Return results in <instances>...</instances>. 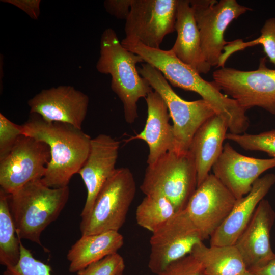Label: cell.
<instances>
[{"label": "cell", "mask_w": 275, "mask_h": 275, "mask_svg": "<svg viewBox=\"0 0 275 275\" xmlns=\"http://www.w3.org/2000/svg\"><path fill=\"white\" fill-rule=\"evenodd\" d=\"M202 265L205 275H241L248 270L235 245H196L191 254Z\"/></svg>", "instance_id": "obj_23"}, {"label": "cell", "mask_w": 275, "mask_h": 275, "mask_svg": "<svg viewBox=\"0 0 275 275\" xmlns=\"http://www.w3.org/2000/svg\"><path fill=\"white\" fill-rule=\"evenodd\" d=\"M123 244V237L118 231L81 235L67 255L69 270L77 273L90 264L117 253Z\"/></svg>", "instance_id": "obj_22"}, {"label": "cell", "mask_w": 275, "mask_h": 275, "mask_svg": "<svg viewBox=\"0 0 275 275\" xmlns=\"http://www.w3.org/2000/svg\"><path fill=\"white\" fill-rule=\"evenodd\" d=\"M175 29L177 38L172 51L200 74L209 72L211 66L204 57L199 31L189 0H178Z\"/></svg>", "instance_id": "obj_21"}, {"label": "cell", "mask_w": 275, "mask_h": 275, "mask_svg": "<svg viewBox=\"0 0 275 275\" xmlns=\"http://www.w3.org/2000/svg\"><path fill=\"white\" fill-rule=\"evenodd\" d=\"M147 105V118L143 130L128 141L140 139L149 147L148 165L154 163L168 152L174 151L175 139L167 106L160 95L153 90L145 98Z\"/></svg>", "instance_id": "obj_19"}, {"label": "cell", "mask_w": 275, "mask_h": 275, "mask_svg": "<svg viewBox=\"0 0 275 275\" xmlns=\"http://www.w3.org/2000/svg\"><path fill=\"white\" fill-rule=\"evenodd\" d=\"M199 31L201 46L206 61L217 67L224 47L229 42L224 34L229 25L248 11L236 0H190Z\"/></svg>", "instance_id": "obj_10"}, {"label": "cell", "mask_w": 275, "mask_h": 275, "mask_svg": "<svg viewBox=\"0 0 275 275\" xmlns=\"http://www.w3.org/2000/svg\"><path fill=\"white\" fill-rule=\"evenodd\" d=\"M132 0H106L104 7L106 11L117 19L126 20L130 13Z\"/></svg>", "instance_id": "obj_32"}, {"label": "cell", "mask_w": 275, "mask_h": 275, "mask_svg": "<svg viewBox=\"0 0 275 275\" xmlns=\"http://www.w3.org/2000/svg\"><path fill=\"white\" fill-rule=\"evenodd\" d=\"M139 74L146 79L153 90L164 101L172 121L175 139L174 151H188L191 140L198 128L216 114L205 100L188 101L182 99L171 87L162 74L148 63L138 68Z\"/></svg>", "instance_id": "obj_7"}, {"label": "cell", "mask_w": 275, "mask_h": 275, "mask_svg": "<svg viewBox=\"0 0 275 275\" xmlns=\"http://www.w3.org/2000/svg\"><path fill=\"white\" fill-rule=\"evenodd\" d=\"M172 203L160 195L145 196L136 207L137 224L152 233L159 229L177 212Z\"/></svg>", "instance_id": "obj_25"}, {"label": "cell", "mask_w": 275, "mask_h": 275, "mask_svg": "<svg viewBox=\"0 0 275 275\" xmlns=\"http://www.w3.org/2000/svg\"><path fill=\"white\" fill-rule=\"evenodd\" d=\"M204 238L185 209L177 212L152 233L148 266L154 274L171 263L191 254Z\"/></svg>", "instance_id": "obj_11"}, {"label": "cell", "mask_w": 275, "mask_h": 275, "mask_svg": "<svg viewBox=\"0 0 275 275\" xmlns=\"http://www.w3.org/2000/svg\"><path fill=\"white\" fill-rule=\"evenodd\" d=\"M241 275H255V274L252 272L248 270L246 271L241 274Z\"/></svg>", "instance_id": "obj_35"}, {"label": "cell", "mask_w": 275, "mask_h": 275, "mask_svg": "<svg viewBox=\"0 0 275 275\" xmlns=\"http://www.w3.org/2000/svg\"><path fill=\"white\" fill-rule=\"evenodd\" d=\"M50 159L46 143L22 135L0 159L1 189L11 195L28 182L42 179Z\"/></svg>", "instance_id": "obj_12"}, {"label": "cell", "mask_w": 275, "mask_h": 275, "mask_svg": "<svg viewBox=\"0 0 275 275\" xmlns=\"http://www.w3.org/2000/svg\"><path fill=\"white\" fill-rule=\"evenodd\" d=\"M69 196V187L51 188L38 179L9 195L18 237L42 246V232L60 215Z\"/></svg>", "instance_id": "obj_4"}, {"label": "cell", "mask_w": 275, "mask_h": 275, "mask_svg": "<svg viewBox=\"0 0 275 275\" xmlns=\"http://www.w3.org/2000/svg\"><path fill=\"white\" fill-rule=\"evenodd\" d=\"M274 184L275 174L273 173L256 180L247 195L236 199L228 216L210 236V245H234L250 223L258 204Z\"/></svg>", "instance_id": "obj_18"}, {"label": "cell", "mask_w": 275, "mask_h": 275, "mask_svg": "<svg viewBox=\"0 0 275 275\" xmlns=\"http://www.w3.org/2000/svg\"><path fill=\"white\" fill-rule=\"evenodd\" d=\"M13 5L26 13L31 18L37 19L40 14V0H2Z\"/></svg>", "instance_id": "obj_33"}, {"label": "cell", "mask_w": 275, "mask_h": 275, "mask_svg": "<svg viewBox=\"0 0 275 275\" xmlns=\"http://www.w3.org/2000/svg\"><path fill=\"white\" fill-rule=\"evenodd\" d=\"M125 265L123 257L118 253L108 255L92 263L78 271V275H120Z\"/></svg>", "instance_id": "obj_29"}, {"label": "cell", "mask_w": 275, "mask_h": 275, "mask_svg": "<svg viewBox=\"0 0 275 275\" xmlns=\"http://www.w3.org/2000/svg\"><path fill=\"white\" fill-rule=\"evenodd\" d=\"M197 187L194 157L187 151L168 152L148 165L140 188L145 195H160L169 199L177 211L184 210Z\"/></svg>", "instance_id": "obj_5"}, {"label": "cell", "mask_w": 275, "mask_h": 275, "mask_svg": "<svg viewBox=\"0 0 275 275\" xmlns=\"http://www.w3.org/2000/svg\"><path fill=\"white\" fill-rule=\"evenodd\" d=\"M135 192V181L130 170L116 169L99 191L90 213L81 217V235L118 231L125 222Z\"/></svg>", "instance_id": "obj_6"}, {"label": "cell", "mask_w": 275, "mask_h": 275, "mask_svg": "<svg viewBox=\"0 0 275 275\" xmlns=\"http://www.w3.org/2000/svg\"><path fill=\"white\" fill-rule=\"evenodd\" d=\"M89 98L71 86L43 89L30 99L31 114H36L50 122L71 125L81 129L86 117Z\"/></svg>", "instance_id": "obj_14"}, {"label": "cell", "mask_w": 275, "mask_h": 275, "mask_svg": "<svg viewBox=\"0 0 275 275\" xmlns=\"http://www.w3.org/2000/svg\"><path fill=\"white\" fill-rule=\"evenodd\" d=\"M22 135V125L13 123L0 114V159L11 150Z\"/></svg>", "instance_id": "obj_30"}, {"label": "cell", "mask_w": 275, "mask_h": 275, "mask_svg": "<svg viewBox=\"0 0 275 275\" xmlns=\"http://www.w3.org/2000/svg\"><path fill=\"white\" fill-rule=\"evenodd\" d=\"M49 265L35 259L20 242V258L14 266L7 267L3 275H51Z\"/></svg>", "instance_id": "obj_28"}, {"label": "cell", "mask_w": 275, "mask_h": 275, "mask_svg": "<svg viewBox=\"0 0 275 275\" xmlns=\"http://www.w3.org/2000/svg\"><path fill=\"white\" fill-rule=\"evenodd\" d=\"M122 45L158 69L173 86L200 95L217 114L226 118L230 133L242 134L248 130L250 121L246 112L234 99L223 94L212 82L205 80L196 70L180 61L171 49L152 48L139 42Z\"/></svg>", "instance_id": "obj_1"}, {"label": "cell", "mask_w": 275, "mask_h": 275, "mask_svg": "<svg viewBox=\"0 0 275 275\" xmlns=\"http://www.w3.org/2000/svg\"><path fill=\"white\" fill-rule=\"evenodd\" d=\"M228 129L226 118L216 113L207 120L194 134L188 151L193 155L196 165L197 186L209 175L221 154Z\"/></svg>", "instance_id": "obj_20"}, {"label": "cell", "mask_w": 275, "mask_h": 275, "mask_svg": "<svg viewBox=\"0 0 275 275\" xmlns=\"http://www.w3.org/2000/svg\"><path fill=\"white\" fill-rule=\"evenodd\" d=\"M119 147L120 142L107 134L91 139L88 156L78 172L87 191L81 217L90 213L101 189L116 169Z\"/></svg>", "instance_id": "obj_16"}, {"label": "cell", "mask_w": 275, "mask_h": 275, "mask_svg": "<svg viewBox=\"0 0 275 275\" xmlns=\"http://www.w3.org/2000/svg\"><path fill=\"white\" fill-rule=\"evenodd\" d=\"M155 275H205L201 264L189 254L169 265Z\"/></svg>", "instance_id": "obj_31"}, {"label": "cell", "mask_w": 275, "mask_h": 275, "mask_svg": "<svg viewBox=\"0 0 275 275\" xmlns=\"http://www.w3.org/2000/svg\"><path fill=\"white\" fill-rule=\"evenodd\" d=\"M226 140L231 141L245 150L266 153L275 159V129L258 134L227 133Z\"/></svg>", "instance_id": "obj_27"}, {"label": "cell", "mask_w": 275, "mask_h": 275, "mask_svg": "<svg viewBox=\"0 0 275 275\" xmlns=\"http://www.w3.org/2000/svg\"><path fill=\"white\" fill-rule=\"evenodd\" d=\"M22 127L23 135L44 142L49 147L50 159L42 178L43 183L51 188L68 186L86 161L92 139L80 129L46 121L36 114H31Z\"/></svg>", "instance_id": "obj_2"}, {"label": "cell", "mask_w": 275, "mask_h": 275, "mask_svg": "<svg viewBox=\"0 0 275 275\" xmlns=\"http://www.w3.org/2000/svg\"><path fill=\"white\" fill-rule=\"evenodd\" d=\"M274 220V210L268 201L263 199L234 244L248 270L263 267L274 256L270 241Z\"/></svg>", "instance_id": "obj_17"}, {"label": "cell", "mask_w": 275, "mask_h": 275, "mask_svg": "<svg viewBox=\"0 0 275 275\" xmlns=\"http://www.w3.org/2000/svg\"><path fill=\"white\" fill-rule=\"evenodd\" d=\"M266 61V57L261 58L258 68L252 71L219 68L213 72L212 82L245 112L258 107L275 115V69L268 68Z\"/></svg>", "instance_id": "obj_8"}, {"label": "cell", "mask_w": 275, "mask_h": 275, "mask_svg": "<svg viewBox=\"0 0 275 275\" xmlns=\"http://www.w3.org/2000/svg\"><path fill=\"white\" fill-rule=\"evenodd\" d=\"M178 0H132L125 20L121 44L139 42L160 48L164 37L175 31Z\"/></svg>", "instance_id": "obj_9"}, {"label": "cell", "mask_w": 275, "mask_h": 275, "mask_svg": "<svg viewBox=\"0 0 275 275\" xmlns=\"http://www.w3.org/2000/svg\"><path fill=\"white\" fill-rule=\"evenodd\" d=\"M261 35L257 38L246 42L242 39L229 42L225 46L221 57L217 67H225L228 58L233 53L247 47L256 45H262L264 52L269 61L275 66V18L267 19L260 30Z\"/></svg>", "instance_id": "obj_26"}, {"label": "cell", "mask_w": 275, "mask_h": 275, "mask_svg": "<svg viewBox=\"0 0 275 275\" xmlns=\"http://www.w3.org/2000/svg\"><path fill=\"white\" fill-rule=\"evenodd\" d=\"M120 275H123V274H120Z\"/></svg>", "instance_id": "obj_36"}, {"label": "cell", "mask_w": 275, "mask_h": 275, "mask_svg": "<svg viewBox=\"0 0 275 275\" xmlns=\"http://www.w3.org/2000/svg\"><path fill=\"white\" fill-rule=\"evenodd\" d=\"M236 201L219 180L209 174L197 186L185 209L205 240L226 219Z\"/></svg>", "instance_id": "obj_13"}, {"label": "cell", "mask_w": 275, "mask_h": 275, "mask_svg": "<svg viewBox=\"0 0 275 275\" xmlns=\"http://www.w3.org/2000/svg\"><path fill=\"white\" fill-rule=\"evenodd\" d=\"M9 195L0 189V263L6 268L17 265L20 258L21 241L11 212Z\"/></svg>", "instance_id": "obj_24"}, {"label": "cell", "mask_w": 275, "mask_h": 275, "mask_svg": "<svg viewBox=\"0 0 275 275\" xmlns=\"http://www.w3.org/2000/svg\"><path fill=\"white\" fill-rule=\"evenodd\" d=\"M142 58L126 48L111 28L102 33L100 56L96 68L100 73L111 76V87L123 103L125 121L133 123L138 118V102L153 91L148 81L139 73L137 64Z\"/></svg>", "instance_id": "obj_3"}, {"label": "cell", "mask_w": 275, "mask_h": 275, "mask_svg": "<svg viewBox=\"0 0 275 275\" xmlns=\"http://www.w3.org/2000/svg\"><path fill=\"white\" fill-rule=\"evenodd\" d=\"M250 271L255 275H275V255L263 267Z\"/></svg>", "instance_id": "obj_34"}, {"label": "cell", "mask_w": 275, "mask_h": 275, "mask_svg": "<svg viewBox=\"0 0 275 275\" xmlns=\"http://www.w3.org/2000/svg\"><path fill=\"white\" fill-rule=\"evenodd\" d=\"M275 167V159L249 157L238 152L229 142L212 166L213 174L236 199L247 195L254 183L267 170Z\"/></svg>", "instance_id": "obj_15"}]
</instances>
